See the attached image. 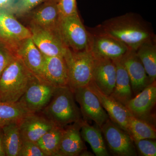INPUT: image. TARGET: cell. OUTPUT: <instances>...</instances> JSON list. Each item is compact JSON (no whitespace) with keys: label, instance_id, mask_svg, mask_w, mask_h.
<instances>
[{"label":"cell","instance_id":"obj_35","mask_svg":"<svg viewBox=\"0 0 156 156\" xmlns=\"http://www.w3.org/2000/svg\"><path fill=\"white\" fill-rule=\"evenodd\" d=\"M80 156H94V155H93V154L91 153L90 152L88 151H87V149H86L84 150V151H83L81 153Z\"/></svg>","mask_w":156,"mask_h":156},{"label":"cell","instance_id":"obj_19","mask_svg":"<svg viewBox=\"0 0 156 156\" xmlns=\"http://www.w3.org/2000/svg\"><path fill=\"white\" fill-rule=\"evenodd\" d=\"M82 121L73 123L64 128L58 156H80L81 153L86 149L80 133Z\"/></svg>","mask_w":156,"mask_h":156},{"label":"cell","instance_id":"obj_30","mask_svg":"<svg viewBox=\"0 0 156 156\" xmlns=\"http://www.w3.org/2000/svg\"><path fill=\"white\" fill-rule=\"evenodd\" d=\"M76 0H58L57 6L60 17L78 14Z\"/></svg>","mask_w":156,"mask_h":156},{"label":"cell","instance_id":"obj_5","mask_svg":"<svg viewBox=\"0 0 156 156\" xmlns=\"http://www.w3.org/2000/svg\"><path fill=\"white\" fill-rule=\"evenodd\" d=\"M58 29L67 48L75 51L90 50L92 34L85 28L78 14L60 17Z\"/></svg>","mask_w":156,"mask_h":156},{"label":"cell","instance_id":"obj_11","mask_svg":"<svg viewBox=\"0 0 156 156\" xmlns=\"http://www.w3.org/2000/svg\"><path fill=\"white\" fill-rule=\"evenodd\" d=\"M156 103V83L154 81L132 98L125 106L134 116L155 126L152 111Z\"/></svg>","mask_w":156,"mask_h":156},{"label":"cell","instance_id":"obj_36","mask_svg":"<svg viewBox=\"0 0 156 156\" xmlns=\"http://www.w3.org/2000/svg\"><path fill=\"white\" fill-rule=\"evenodd\" d=\"M54 1H56L57 2H58V0H54Z\"/></svg>","mask_w":156,"mask_h":156},{"label":"cell","instance_id":"obj_21","mask_svg":"<svg viewBox=\"0 0 156 156\" xmlns=\"http://www.w3.org/2000/svg\"><path fill=\"white\" fill-rule=\"evenodd\" d=\"M114 61L116 68V79L114 89L110 96L125 106L134 97L131 82L120 58Z\"/></svg>","mask_w":156,"mask_h":156},{"label":"cell","instance_id":"obj_9","mask_svg":"<svg viewBox=\"0 0 156 156\" xmlns=\"http://www.w3.org/2000/svg\"><path fill=\"white\" fill-rule=\"evenodd\" d=\"M100 128L110 150L115 155H137L134 140L130 134L110 119Z\"/></svg>","mask_w":156,"mask_h":156},{"label":"cell","instance_id":"obj_7","mask_svg":"<svg viewBox=\"0 0 156 156\" xmlns=\"http://www.w3.org/2000/svg\"><path fill=\"white\" fill-rule=\"evenodd\" d=\"M14 14L9 7L0 9V43L16 49L20 43L30 38L31 34Z\"/></svg>","mask_w":156,"mask_h":156},{"label":"cell","instance_id":"obj_18","mask_svg":"<svg viewBox=\"0 0 156 156\" xmlns=\"http://www.w3.org/2000/svg\"><path fill=\"white\" fill-rule=\"evenodd\" d=\"M44 58L43 80L56 87H69L68 73L64 57L44 55Z\"/></svg>","mask_w":156,"mask_h":156},{"label":"cell","instance_id":"obj_24","mask_svg":"<svg viewBox=\"0 0 156 156\" xmlns=\"http://www.w3.org/2000/svg\"><path fill=\"white\" fill-rule=\"evenodd\" d=\"M2 128L6 156H18L23 142L19 123H11Z\"/></svg>","mask_w":156,"mask_h":156},{"label":"cell","instance_id":"obj_29","mask_svg":"<svg viewBox=\"0 0 156 156\" xmlns=\"http://www.w3.org/2000/svg\"><path fill=\"white\" fill-rule=\"evenodd\" d=\"M136 150L141 155L156 156V141L155 139H144L134 140Z\"/></svg>","mask_w":156,"mask_h":156},{"label":"cell","instance_id":"obj_23","mask_svg":"<svg viewBox=\"0 0 156 156\" xmlns=\"http://www.w3.org/2000/svg\"><path fill=\"white\" fill-rule=\"evenodd\" d=\"M135 51L144 68L151 83L156 81V41L144 43Z\"/></svg>","mask_w":156,"mask_h":156},{"label":"cell","instance_id":"obj_28","mask_svg":"<svg viewBox=\"0 0 156 156\" xmlns=\"http://www.w3.org/2000/svg\"><path fill=\"white\" fill-rule=\"evenodd\" d=\"M44 1L45 0H19L15 5H11L9 7L14 14L23 15L28 13Z\"/></svg>","mask_w":156,"mask_h":156},{"label":"cell","instance_id":"obj_6","mask_svg":"<svg viewBox=\"0 0 156 156\" xmlns=\"http://www.w3.org/2000/svg\"><path fill=\"white\" fill-rule=\"evenodd\" d=\"M56 88L45 80L34 76L18 101L30 112H40L50 102Z\"/></svg>","mask_w":156,"mask_h":156},{"label":"cell","instance_id":"obj_34","mask_svg":"<svg viewBox=\"0 0 156 156\" xmlns=\"http://www.w3.org/2000/svg\"><path fill=\"white\" fill-rule=\"evenodd\" d=\"M14 0H0V9L7 8L12 5Z\"/></svg>","mask_w":156,"mask_h":156},{"label":"cell","instance_id":"obj_4","mask_svg":"<svg viewBox=\"0 0 156 156\" xmlns=\"http://www.w3.org/2000/svg\"><path fill=\"white\" fill-rule=\"evenodd\" d=\"M64 58L67 66L69 88L73 91L87 87L92 81L95 61L91 51H75L67 48Z\"/></svg>","mask_w":156,"mask_h":156},{"label":"cell","instance_id":"obj_14","mask_svg":"<svg viewBox=\"0 0 156 156\" xmlns=\"http://www.w3.org/2000/svg\"><path fill=\"white\" fill-rule=\"evenodd\" d=\"M120 60L129 76L135 96L151 84L149 79L136 51L129 50Z\"/></svg>","mask_w":156,"mask_h":156},{"label":"cell","instance_id":"obj_22","mask_svg":"<svg viewBox=\"0 0 156 156\" xmlns=\"http://www.w3.org/2000/svg\"><path fill=\"white\" fill-rule=\"evenodd\" d=\"M80 125L82 138L90 145L95 155L109 156L101 128L96 125V126H91L88 121L83 119Z\"/></svg>","mask_w":156,"mask_h":156},{"label":"cell","instance_id":"obj_20","mask_svg":"<svg viewBox=\"0 0 156 156\" xmlns=\"http://www.w3.org/2000/svg\"><path fill=\"white\" fill-rule=\"evenodd\" d=\"M60 16L57 2L48 0L34 12L32 23L48 29H58Z\"/></svg>","mask_w":156,"mask_h":156},{"label":"cell","instance_id":"obj_31","mask_svg":"<svg viewBox=\"0 0 156 156\" xmlns=\"http://www.w3.org/2000/svg\"><path fill=\"white\" fill-rule=\"evenodd\" d=\"M18 156H45L36 142L23 140Z\"/></svg>","mask_w":156,"mask_h":156},{"label":"cell","instance_id":"obj_33","mask_svg":"<svg viewBox=\"0 0 156 156\" xmlns=\"http://www.w3.org/2000/svg\"><path fill=\"white\" fill-rule=\"evenodd\" d=\"M0 156H6L4 141H3L2 130L1 128H0Z\"/></svg>","mask_w":156,"mask_h":156},{"label":"cell","instance_id":"obj_3","mask_svg":"<svg viewBox=\"0 0 156 156\" xmlns=\"http://www.w3.org/2000/svg\"><path fill=\"white\" fill-rule=\"evenodd\" d=\"M34 76L22 61L14 56L0 77V102L18 101Z\"/></svg>","mask_w":156,"mask_h":156},{"label":"cell","instance_id":"obj_25","mask_svg":"<svg viewBox=\"0 0 156 156\" xmlns=\"http://www.w3.org/2000/svg\"><path fill=\"white\" fill-rule=\"evenodd\" d=\"M30 113L19 101L15 103L0 102V128L11 123H19Z\"/></svg>","mask_w":156,"mask_h":156},{"label":"cell","instance_id":"obj_2","mask_svg":"<svg viewBox=\"0 0 156 156\" xmlns=\"http://www.w3.org/2000/svg\"><path fill=\"white\" fill-rule=\"evenodd\" d=\"M40 112L62 128L83 119L73 92L68 86L56 87L50 102Z\"/></svg>","mask_w":156,"mask_h":156},{"label":"cell","instance_id":"obj_1","mask_svg":"<svg viewBox=\"0 0 156 156\" xmlns=\"http://www.w3.org/2000/svg\"><path fill=\"white\" fill-rule=\"evenodd\" d=\"M97 30L117 39L134 51L144 43L156 41L155 35L147 23L134 13L107 20Z\"/></svg>","mask_w":156,"mask_h":156},{"label":"cell","instance_id":"obj_16","mask_svg":"<svg viewBox=\"0 0 156 156\" xmlns=\"http://www.w3.org/2000/svg\"><path fill=\"white\" fill-rule=\"evenodd\" d=\"M16 50L14 56L19 58L34 75L43 79L44 55L37 48L31 38L27 39L20 43Z\"/></svg>","mask_w":156,"mask_h":156},{"label":"cell","instance_id":"obj_15","mask_svg":"<svg viewBox=\"0 0 156 156\" xmlns=\"http://www.w3.org/2000/svg\"><path fill=\"white\" fill-rule=\"evenodd\" d=\"M87 87L98 98L110 119L127 132L128 120L131 114L126 107L110 95H105L101 92L92 82H91Z\"/></svg>","mask_w":156,"mask_h":156},{"label":"cell","instance_id":"obj_26","mask_svg":"<svg viewBox=\"0 0 156 156\" xmlns=\"http://www.w3.org/2000/svg\"><path fill=\"white\" fill-rule=\"evenodd\" d=\"M64 128L55 126L37 141L45 156H58V151Z\"/></svg>","mask_w":156,"mask_h":156},{"label":"cell","instance_id":"obj_13","mask_svg":"<svg viewBox=\"0 0 156 156\" xmlns=\"http://www.w3.org/2000/svg\"><path fill=\"white\" fill-rule=\"evenodd\" d=\"M116 79V68L114 60L95 57L92 82L97 89L105 95H110Z\"/></svg>","mask_w":156,"mask_h":156},{"label":"cell","instance_id":"obj_27","mask_svg":"<svg viewBox=\"0 0 156 156\" xmlns=\"http://www.w3.org/2000/svg\"><path fill=\"white\" fill-rule=\"evenodd\" d=\"M127 132L133 140L156 138L155 126L145 121L137 119L132 115L129 117L128 120Z\"/></svg>","mask_w":156,"mask_h":156},{"label":"cell","instance_id":"obj_8","mask_svg":"<svg viewBox=\"0 0 156 156\" xmlns=\"http://www.w3.org/2000/svg\"><path fill=\"white\" fill-rule=\"evenodd\" d=\"M34 44L46 56L64 57L67 48L65 44L59 29H48L32 23L29 29Z\"/></svg>","mask_w":156,"mask_h":156},{"label":"cell","instance_id":"obj_10","mask_svg":"<svg viewBox=\"0 0 156 156\" xmlns=\"http://www.w3.org/2000/svg\"><path fill=\"white\" fill-rule=\"evenodd\" d=\"M73 92L83 120L93 121L100 128L109 118L96 95L88 87L77 88Z\"/></svg>","mask_w":156,"mask_h":156},{"label":"cell","instance_id":"obj_17","mask_svg":"<svg viewBox=\"0 0 156 156\" xmlns=\"http://www.w3.org/2000/svg\"><path fill=\"white\" fill-rule=\"evenodd\" d=\"M23 140L37 142L56 125L41 114L30 113L19 123Z\"/></svg>","mask_w":156,"mask_h":156},{"label":"cell","instance_id":"obj_32","mask_svg":"<svg viewBox=\"0 0 156 156\" xmlns=\"http://www.w3.org/2000/svg\"><path fill=\"white\" fill-rule=\"evenodd\" d=\"M14 57L13 54L0 48V77Z\"/></svg>","mask_w":156,"mask_h":156},{"label":"cell","instance_id":"obj_12","mask_svg":"<svg viewBox=\"0 0 156 156\" xmlns=\"http://www.w3.org/2000/svg\"><path fill=\"white\" fill-rule=\"evenodd\" d=\"M90 51L95 58L120 59L130 50L123 43L97 30L92 33Z\"/></svg>","mask_w":156,"mask_h":156}]
</instances>
